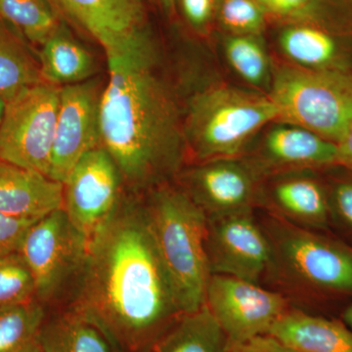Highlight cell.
Segmentation results:
<instances>
[{
    "mask_svg": "<svg viewBox=\"0 0 352 352\" xmlns=\"http://www.w3.org/2000/svg\"><path fill=\"white\" fill-rule=\"evenodd\" d=\"M69 309L95 324L118 352H149L183 314L142 199L124 197L88 241Z\"/></svg>",
    "mask_w": 352,
    "mask_h": 352,
    "instance_id": "cell-1",
    "label": "cell"
},
{
    "mask_svg": "<svg viewBox=\"0 0 352 352\" xmlns=\"http://www.w3.org/2000/svg\"><path fill=\"white\" fill-rule=\"evenodd\" d=\"M102 95L101 147L133 193L170 183L187 156L183 118L173 87L157 72L154 41L108 57Z\"/></svg>",
    "mask_w": 352,
    "mask_h": 352,
    "instance_id": "cell-2",
    "label": "cell"
},
{
    "mask_svg": "<svg viewBox=\"0 0 352 352\" xmlns=\"http://www.w3.org/2000/svg\"><path fill=\"white\" fill-rule=\"evenodd\" d=\"M143 201L183 314L195 311L205 305L210 277L206 251L208 217L170 183L147 192Z\"/></svg>",
    "mask_w": 352,
    "mask_h": 352,
    "instance_id": "cell-3",
    "label": "cell"
},
{
    "mask_svg": "<svg viewBox=\"0 0 352 352\" xmlns=\"http://www.w3.org/2000/svg\"><path fill=\"white\" fill-rule=\"evenodd\" d=\"M278 119L267 94L227 85L203 88L183 118L187 155L196 163L240 157L258 132Z\"/></svg>",
    "mask_w": 352,
    "mask_h": 352,
    "instance_id": "cell-4",
    "label": "cell"
},
{
    "mask_svg": "<svg viewBox=\"0 0 352 352\" xmlns=\"http://www.w3.org/2000/svg\"><path fill=\"white\" fill-rule=\"evenodd\" d=\"M268 96L278 119L337 144L352 122V72L274 66Z\"/></svg>",
    "mask_w": 352,
    "mask_h": 352,
    "instance_id": "cell-5",
    "label": "cell"
},
{
    "mask_svg": "<svg viewBox=\"0 0 352 352\" xmlns=\"http://www.w3.org/2000/svg\"><path fill=\"white\" fill-rule=\"evenodd\" d=\"M263 229L272 247L270 267L300 288L352 296V245L278 217Z\"/></svg>",
    "mask_w": 352,
    "mask_h": 352,
    "instance_id": "cell-6",
    "label": "cell"
},
{
    "mask_svg": "<svg viewBox=\"0 0 352 352\" xmlns=\"http://www.w3.org/2000/svg\"><path fill=\"white\" fill-rule=\"evenodd\" d=\"M61 87L39 82L6 101L0 159L48 176Z\"/></svg>",
    "mask_w": 352,
    "mask_h": 352,
    "instance_id": "cell-7",
    "label": "cell"
},
{
    "mask_svg": "<svg viewBox=\"0 0 352 352\" xmlns=\"http://www.w3.org/2000/svg\"><path fill=\"white\" fill-rule=\"evenodd\" d=\"M87 249V238L72 223L63 208L32 224L18 252L31 270L38 302H51L75 282Z\"/></svg>",
    "mask_w": 352,
    "mask_h": 352,
    "instance_id": "cell-8",
    "label": "cell"
},
{
    "mask_svg": "<svg viewBox=\"0 0 352 352\" xmlns=\"http://www.w3.org/2000/svg\"><path fill=\"white\" fill-rule=\"evenodd\" d=\"M205 303L226 333L230 347L267 335L288 310V302L280 294L226 275H210Z\"/></svg>",
    "mask_w": 352,
    "mask_h": 352,
    "instance_id": "cell-9",
    "label": "cell"
},
{
    "mask_svg": "<svg viewBox=\"0 0 352 352\" xmlns=\"http://www.w3.org/2000/svg\"><path fill=\"white\" fill-rule=\"evenodd\" d=\"M105 85L99 78L61 87L48 177L64 184L88 152L101 147L100 113Z\"/></svg>",
    "mask_w": 352,
    "mask_h": 352,
    "instance_id": "cell-10",
    "label": "cell"
},
{
    "mask_svg": "<svg viewBox=\"0 0 352 352\" xmlns=\"http://www.w3.org/2000/svg\"><path fill=\"white\" fill-rule=\"evenodd\" d=\"M176 178L208 219L252 210L259 203L264 180L243 157L200 162Z\"/></svg>",
    "mask_w": 352,
    "mask_h": 352,
    "instance_id": "cell-11",
    "label": "cell"
},
{
    "mask_svg": "<svg viewBox=\"0 0 352 352\" xmlns=\"http://www.w3.org/2000/svg\"><path fill=\"white\" fill-rule=\"evenodd\" d=\"M63 186L64 212L88 241L112 217L124 196L119 168L102 147L78 161Z\"/></svg>",
    "mask_w": 352,
    "mask_h": 352,
    "instance_id": "cell-12",
    "label": "cell"
},
{
    "mask_svg": "<svg viewBox=\"0 0 352 352\" xmlns=\"http://www.w3.org/2000/svg\"><path fill=\"white\" fill-rule=\"evenodd\" d=\"M206 251L210 275L258 283L272 263V247L252 210L208 219Z\"/></svg>",
    "mask_w": 352,
    "mask_h": 352,
    "instance_id": "cell-13",
    "label": "cell"
},
{
    "mask_svg": "<svg viewBox=\"0 0 352 352\" xmlns=\"http://www.w3.org/2000/svg\"><path fill=\"white\" fill-rule=\"evenodd\" d=\"M59 15L87 32L107 57L154 41L148 28L145 0H50Z\"/></svg>",
    "mask_w": 352,
    "mask_h": 352,
    "instance_id": "cell-14",
    "label": "cell"
},
{
    "mask_svg": "<svg viewBox=\"0 0 352 352\" xmlns=\"http://www.w3.org/2000/svg\"><path fill=\"white\" fill-rule=\"evenodd\" d=\"M240 157L266 178L337 166V145L305 127L275 120L258 132Z\"/></svg>",
    "mask_w": 352,
    "mask_h": 352,
    "instance_id": "cell-15",
    "label": "cell"
},
{
    "mask_svg": "<svg viewBox=\"0 0 352 352\" xmlns=\"http://www.w3.org/2000/svg\"><path fill=\"white\" fill-rule=\"evenodd\" d=\"M295 170L264 179L259 203H267L278 217L311 230H326L331 223L328 187L309 173Z\"/></svg>",
    "mask_w": 352,
    "mask_h": 352,
    "instance_id": "cell-16",
    "label": "cell"
},
{
    "mask_svg": "<svg viewBox=\"0 0 352 352\" xmlns=\"http://www.w3.org/2000/svg\"><path fill=\"white\" fill-rule=\"evenodd\" d=\"M277 44L286 63L305 69L352 72V32L284 23L280 24Z\"/></svg>",
    "mask_w": 352,
    "mask_h": 352,
    "instance_id": "cell-17",
    "label": "cell"
},
{
    "mask_svg": "<svg viewBox=\"0 0 352 352\" xmlns=\"http://www.w3.org/2000/svg\"><path fill=\"white\" fill-rule=\"evenodd\" d=\"M64 186L0 159V214L38 219L63 208Z\"/></svg>",
    "mask_w": 352,
    "mask_h": 352,
    "instance_id": "cell-18",
    "label": "cell"
},
{
    "mask_svg": "<svg viewBox=\"0 0 352 352\" xmlns=\"http://www.w3.org/2000/svg\"><path fill=\"white\" fill-rule=\"evenodd\" d=\"M268 333L300 352H352V330L344 321L298 310H287Z\"/></svg>",
    "mask_w": 352,
    "mask_h": 352,
    "instance_id": "cell-19",
    "label": "cell"
},
{
    "mask_svg": "<svg viewBox=\"0 0 352 352\" xmlns=\"http://www.w3.org/2000/svg\"><path fill=\"white\" fill-rule=\"evenodd\" d=\"M38 54L44 82L58 87L87 82L95 74V60L64 25L39 46Z\"/></svg>",
    "mask_w": 352,
    "mask_h": 352,
    "instance_id": "cell-20",
    "label": "cell"
},
{
    "mask_svg": "<svg viewBox=\"0 0 352 352\" xmlns=\"http://www.w3.org/2000/svg\"><path fill=\"white\" fill-rule=\"evenodd\" d=\"M230 344L207 305L183 314L149 352H229Z\"/></svg>",
    "mask_w": 352,
    "mask_h": 352,
    "instance_id": "cell-21",
    "label": "cell"
},
{
    "mask_svg": "<svg viewBox=\"0 0 352 352\" xmlns=\"http://www.w3.org/2000/svg\"><path fill=\"white\" fill-rule=\"evenodd\" d=\"M38 344L41 352H118L100 329L69 308L45 319Z\"/></svg>",
    "mask_w": 352,
    "mask_h": 352,
    "instance_id": "cell-22",
    "label": "cell"
},
{
    "mask_svg": "<svg viewBox=\"0 0 352 352\" xmlns=\"http://www.w3.org/2000/svg\"><path fill=\"white\" fill-rule=\"evenodd\" d=\"M43 82L38 54L31 44L0 18V99L6 102Z\"/></svg>",
    "mask_w": 352,
    "mask_h": 352,
    "instance_id": "cell-23",
    "label": "cell"
},
{
    "mask_svg": "<svg viewBox=\"0 0 352 352\" xmlns=\"http://www.w3.org/2000/svg\"><path fill=\"white\" fill-rule=\"evenodd\" d=\"M268 20L352 32V0H258Z\"/></svg>",
    "mask_w": 352,
    "mask_h": 352,
    "instance_id": "cell-24",
    "label": "cell"
},
{
    "mask_svg": "<svg viewBox=\"0 0 352 352\" xmlns=\"http://www.w3.org/2000/svg\"><path fill=\"white\" fill-rule=\"evenodd\" d=\"M222 52L227 64L241 80L256 91L267 94L274 66L263 36L223 34Z\"/></svg>",
    "mask_w": 352,
    "mask_h": 352,
    "instance_id": "cell-25",
    "label": "cell"
},
{
    "mask_svg": "<svg viewBox=\"0 0 352 352\" xmlns=\"http://www.w3.org/2000/svg\"><path fill=\"white\" fill-rule=\"evenodd\" d=\"M0 18L34 47L43 45L62 24L50 0H0Z\"/></svg>",
    "mask_w": 352,
    "mask_h": 352,
    "instance_id": "cell-26",
    "label": "cell"
},
{
    "mask_svg": "<svg viewBox=\"0 0 352 352\" xmlns=\"http://www.w3.org/2000/svg\"><path fill=\"white\" fill-rule=\"evenodd\" d=\"M45 319L38 300L0 307V352H27L36 346Z\"/></svg>",
    "mask_w": 352,
    "mask_h": 352,
    "instance_id": "cell-27",
    "label": "cell"
},
{
    "mask_svg": "<svg viewBox=\"0 0 352 352\" xmlns=\"http://www.w3.org/2000/svg\"><path fill=\"white\" fill-rule=\"evenodd\" d=\"M267 21L258 0H217L215 25L223 34L263 36Z\"/></svg>",
    "mask_w": 352,
    "mask_h": 352,
    "instance_id": "cell-28",
    "label": "cell"
},
{
    "mask_svg": "<svg viewBox=\"0 0 352 352\" xmlns=\"http://www.w3.org/2000/svg\"><path fill=\"white\" fill-rule=\"evenodd\" d=\"M36 300V284L19 252L0 258V307Z\"/></svg>",
    "mask_w": 352,
    "mask_h": 352,
    "instance_id": "cell-29",
    "label": "cell"
},
{
    "mask_svg": "<svg viewBox=\"0 0 352 352\" xmlns=\"http://www.w3.org/2000/svg\"><path fill=\"white\" fill-rule=\"evenodd\" d=\"M328 192L331 222L352 237V177L336 180Z\"/></svg>",
    "mask_w": 352,
    "mask_h": 352,
    "instance_id": "cell-30",
    "label": "cell"
},
{
    "mask_svg": "<svg viewBox=\"0 0 352 352\" xmlns=\"http://www.w3.org/2000/svg\"><path fill=\"white\" fill-rule=\"evenodd\" d=\"M190 29L200 36H208L215 25L217 0H175Z\"/></svg>",
    "mask_w": 352,
    "mask_h": 352,
    "instance_id": "cell-31",
    "label": "cell"
},
{
    "mask_svg": "<svg viewBox=\"0 0 352 352\" xmlns=\"http://www.w3.org/2000/svg\"><path fill=\"white\" fill-rule=\"evenodd\" d=\"M36 220L0 214V258L18 252L25 234Z\"/></svg>",
    "mask_w": 352,
    "mask_h": 352,
    "instance_id": "cell-32",
    "label": "cell"
},
{
    "mask_svg": "<svg viewBox=\"0 0 352 352\" xmlns=\"http://www.w3.org/2000/svg\"><path fill=\"white\" fill-rule=\"evenodd\" d=\"M229 352H300L270 335L258 337L230 347Z\"/></svg>",
    "mask_w": 352,
    "mask_h": 352,
    "instance_id": "cell-33",
    "label": "cell"
},
{
    "mask_svg": "<svg viewBox=\"0 0 352 352\" xmlns=\"http://www.w3.org/2000/svg\"><path fill=\"white\" fill-rule=\"evenodd\" d=\"M336 145H337V166L352 171V122Z\"/></svg>",
    "mask_w": 352,
    "mask_h": 352,
    "instance_id": "cell-34",
    "label": "cell"
},
{
    "mask_svg": "<svg viewBox=\"0 0 352 352\" xmlns=\"http://www.w3.org/2000/svg\"><path fill=\"white\" fill-rule=\"evenodd\" d=\"M150 1L159 6L166 12H170L171 9L175 7V0H150Z\"/></svg>",
    "mask_w": 352,
    "mask_h": 352,
    "instance_id": "cell-35",
    "label": "cell"
},
{
    "mask_svg": "<svg viewBox=\"0 0 352 352\" xmlns=\"http://www.w3.org/2000/svg\"><path fill=\"white\" fill-rule=\"evenodd\" d=\"M342 318L344 323L352 330V303L349 307L344 308V312L342 314Z\"/></svg>",
    "mask_w": 352,
    "mask_h": 352,
    "instance_id": "cell-36",
    "label": "cell"
},
{
    "mask_svg": "<svg viewBox=\"0 0 352 352\" xmlns=\"http://www.w3.org/2000/svg\"><path fill=\"white\" fill-rule=\"evenodd\" d=\"M4 106H6V102L0 99V122H1L2 116H3Z\"/></svg>",
    "mask_w": 352,
    "mask_h": 352,
    "instance_id": "cell-37",
    "label": "cell"
},
{
    "mask_svg": "<svg viewBox=\"0 0 352 352\" xmlns=\"http://www.w3.org/2000/svg\"><path fill=\"white\" fill-rule=\"evenodd\" d=\"M27 352H41V347H39V344H36L34 347H32L31 349H29Z\"/></svg>",
    "mask_w": 352,
    "mask_h": 352,
    "instance_id": "cell-38",
    "label": "cell"
}]
</instances>
